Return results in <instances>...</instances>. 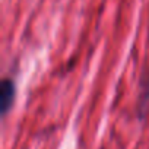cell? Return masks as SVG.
<instances>
[{
    "mask_svg": "<svg viewBox=\"0 0 149 149\" xmlns=\"http://www.w3.org/2000/svg\"><path fill=\"white\" fill-rule=\"evenodd\" d=\"M16 97V85L15 81L10 78H5L2 81V86H0V108H2V116L6 117L9 111L13 107Z\"/></svg>",
    "mask_w": 149,
    "mask_h": 149,
    "instance_id": "7a4b0ae2",
    "label": "cell"
},
{
    "mask_svg": "<svg viewBox=\"0 0 149 149\" xmlns=\"http://www.w3.org/2000/svg\"><path fill=\"white\" fill-rule=\"evenodd\" d=\"M136 111L140 120H143L149 113V60L146 66L143 67L142 76L139 81V95H137Z\"/></svg>",
    "mask_w": 149,
    "mask_h": 149,
    "instance_id": "6da1fadb",
    "label": "cell"
}]
</instances>
